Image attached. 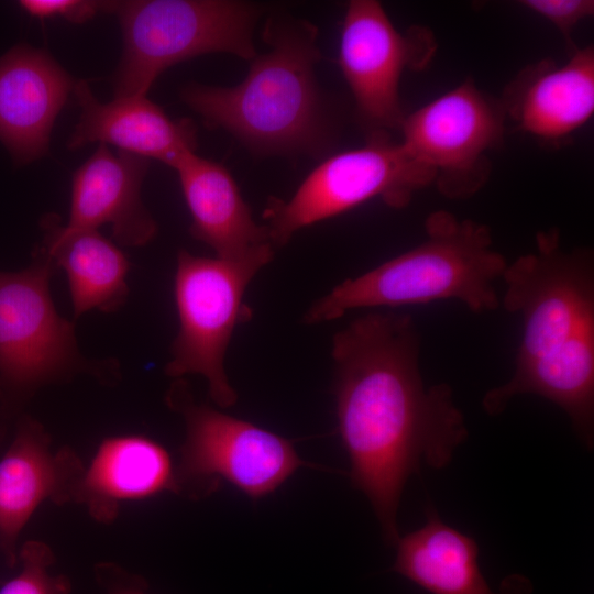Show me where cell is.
<instances>
[{
  "label": "cell",
  "mask_w": 594,
  "mask_h": 594,
  "mask_svg": "<svg viewBox=\"0 0 594 594\" xmlns=\"http://www.w3.org/2000/svg\"><path fill=\"white\" fill-rule=\"evenodd\" d=\"M425 240L318 299L306 323H320L358 308L402 307L458 300L472 312L499 307L495 284L508 264L493 249L488 227L439 210L425 221Z\"/></svg>",
  "instance_id": "3957f363"
},
{
  "label": "cell",
  "mask_w": 594,
  "mask_h": 594,
  "mask_svg": "<svg viewBox=\"0 0 594 594\" xmlns=\"http://www.w3.org/2000/svg\"><path fill=\"white\" fill-rule=\"evenodd\" d=\"M273 256L241 261L196 256L180 250L174 282L179 330L165 371L172 377L202 375L211 399L228 408L237 403L224 358L238 324L252 317L244 294Z\"/></svg>",
  "instance_id": "5b68a950"
},
{
  "label": "cell",
  "mask_w": 594,
  "mask_h": 594,
  "mask_svg": "<svg viewBox=\"0 0 594 594\" xmlns=\"http://www.w3.org/2000/svg\"><path fill=\"white\" fill-rule=\"evenodd\" d=\"M148 167V158L123 151L114 154L99 144L73 174L67 226L98 230L110 224L118 243L147 244L157 233V223L141 198Z\"/></svg>",
  "instance_id": "5bb4252c"
},
{
  "label": "cell",
  "mask_w": 594,
  "mask_h": 594,
  "mask_svg": "<svg viewBox=\"0 0 594 594\" xmlns=\"http://www.w3.org/2000/svg\"><path fill=\"white\" fill-rule=\"evenodd\" d=\"M168 403L186 422L178 479L196 483L222 479L257 499L273 493L306 464L287 439L196 404L183 381L173 385Z\"/></svg>",
  "instance_id": "ba28073f"
},
{
  "label": "cell",
  "mask_w": 594,
  "mask_h": 594,
  "mask_svg": "<svg viewBox=\"0 0 594 594\" xmlns=\"http://www.w3.org/2000/svg\"><path fill=\"white\" fill-rule=\"evenodd\" d=\"M499 307L518 315L522 371L594 331V262L587 250L564 251L556 229L536 235V250L508 263Z\"/></svg>",
  "instance_id": "8992f818"
},
{
  "label": "cell",
  "mask_w": 594,
  "mask_h": 594,
  "mask_svg": "<svg viewBox=\"0 0 594 594\" xmlns=\"http://www.w3.org/2000/svg\"><path fill=\"white\" fill-rule=\"evenodd\" d=\"M54 268L41 248L25 270L0 271V376L16 389L50 382L80 361L74 327L51 296Z\"/></svg>",
  "instance_id": "8fae6325"
},
{
  "label": "cell",
  "mask_w": 594,
  "mask_h": 594,
  "mask_svg": "<svg viewBox=\"0 0 594 594\" xmlns=\"http://www.w3.org/2000/svg\"><path fill=\"white\" fill-rule=\"evenodd\" d=\"M521 7L553 24L565 37L594 13L592 0H524Z\"/></svg>",
  "instance_id": "7402d4cb"
},
{
  "label": "cell",
  "mask_w": 594,
  "mask_h": 594,
  "mask_svg": "<svg viewBox=\"0 0 594 594\" xmlns=\"http://www.w3.org/2000/svg\"><path fill=\"white\" fill-rule=\"evenodd\" d=\"M69 450L53 452L47 435L33 420H24L0 459V549L10 566L18 562L20 532L45 501H75L84 473Z\"/></svg>",
  "instance_id": "4fadbf2b"
},
{
  "label": "cell",
  "mask_w": 594,
  "mask_h": 594,
  "mask_svg": "<svg viewBox=\"0 0 594 594\" xmlns=\"http://www.w3.org/2000/svg\"><path fill=\"white\" fill-rule=\"evenodd\" d=\"M435 182V174L415 161L387 134L370 135L361 147L333 154L316 166L288 199L271 198L264 220L274 249L295 232L382 199L406 207L414 194Z\"/></svg>",
  "instance_id": "52a82bcc"
},
{
  "label": "cell",
  "mask_w": 594,
  "mask_h": 594,
  "mask_svg": "<svg viewBox=\"0 0 594 594\" xmlns=\"http://www.w3.org/2000/svg\"><path fill=\"white\" fill-rule=\"evenodd\" d=\"M174 169L191 216L190 234L230 261L273 256L266 226L256 223L230 172L220 163L184 155Z\"/></svg>",
  "instance_id": "2e32d148"
},
{
  "label": "cell",
  "mask_w": 594,
  "mask_h": 594,
  "mask_svg": "<svg viewBox=\"0 0 594 594\" xmlns=\"http://www.w3.org/2000/svg\"><path fill=\"white\" fill-rule=\"evenodd\" d=\"M435 51L430 33H400L375 0H352L343 18L339 66L356 113L370 135L400 129L405 118L399 82L407 67L420 68Z\"/></svg>",
  "instance_id": "30bf717a"
},
{
  "label": "cell",
  "mask_w": 594,
  "mask_h": 594,
  "mask_svg": "<svg viewBox=\"0 0 594 594\" xmlns=\"http://www.w3.org/2000/svg\"><path fill=\"white\" fill-rule=\"evenodd\" d=\"M409 315L370 312L332 340L340 437L352 485L364 493L384 540L399 539L397 512L409 476L447 466L468 438L450 385L426 386Z\"/></svg>",
  "instance_id": "6da1fadb"
},
{
  "label": "cell",
  "mask_w": 594,
  "mask_h": 594,
  "mask_svg": "<svg viewBox=\"0 0 594 594\" xmlns=\"http://www.w3.org/2000/svg\"><path fill=\"white\" fill-rule=\"evenodd\" d=\"M42 228L41 248L65 271L76 317L91 309L111 312L125 301L129 261L114 243L98 230L63 226L56 215L45 216Z\"/></svg>",
  "instance_id": "ffe728a7"
},
{
  "label": "cell",
  "mask_w": 594,
  "mask_h": 594,
  "mask_svg": "<svg viewBox=\"0 0 594 594\" xmlns=\"http://www.w3.org/2000/svg\"><path fill=\"white\" fill-rule=\"evenodd\" d=\"M263 8L234 0L108 1L122 31L123 53L112 77L114 98L146 96L177 63L228 53L252 61L253 33Z\"/></svg>",
  "instance_id": "277c9868"
},
{
  "label": "cell",
  "mask_w": 594,
  "mask_h": 594,
  "mask_svg": "<svg viewBox=\"0 0 594 594\" xmlns=\"http://www.w3.org/2000/svg\"><path fill=\"white\" fill-rule=\"evenodd\" d=\"M179 490L167 450L136 435L105 439L78 483L75 501L100 521L114 518L119 505Z\"/></svg>",
  "instance_id": "d6986e66"
},
{
  "label": "cell",
  "mask_w": 594,
  "mask_h": 594,
  "mask_svg": "<svg viewBox=\"0 0 594 594\" xmlns=\"http://www.w3.org/2000/svg\"><path fill=\"white\" fill-rule=\"evenodd\" d=\"M263 38L268 51L251 61L240 84H189L182 99L206 125L226 130L255 153L317 151L329 136L315 75L318 30L308 21L274 15Z\"/></svg>",
  "instance_id": "7a4b0ae2"
},
{
  "label": "cell",
  "mask_w": 594,
  "mask_h": 594,
  "mask_svg": "<svg viewBox=\"0 0 594 594\" xmlns=\"http://www.w3.org/2000/svg\"><path fill=\"white\" fill-rule=\"evenodd\" d=\"M426 521L399 537L392 570L429 594H532L531 581L512 573L492 588L479 564L477 542L446 524L427 503Z\"/></svg>",
  "instance_id": "e0dca14e"
},
{
  "label": "cell",
  "mask_w": 594,
  "mask_h": 594,
  "mask_svg": "<svg viewBox=\"0 0 594 594\" xmlns=\"http://www.w3.org/2000/svg\"><path fill=\"white\" fill-rule=\"evenodd\" d=\"M505 113L517 127L543 141L562 140L594 112V50H576L562 65L544 61L527 68L509 86Z\"/></svg>",
  "instance_id": "ac0fdd59"
},
{
  "label": "cell",
  "mask_w": 594,
  "mask_h": 594,
  "mask_svg": "<svg viewBox=\"0 0 594 594\" xmlns=\"http://www.w3.org/2000/svg\"><path fill=\"white\" fill-rule=\"evenodd\" d=\"M75 82L45 50L20 44L0 57V142L15 164L47 154L54 123Z\"/></svg>",
  "instance_id": "7c38bea8"
},
{
  "label": "cell",
  "mask_w": 594,
  "mask_h": 594,
  "mask_svg": "<svg viewBox=\"0 0 594 594\" xmlns=\"http://www.w3.org/2000/svg\"><path fill=\"white\" fill-rule=\"evenodd\" d=\"M505 110L466 80L413 113L405 116L400 144L435 174L439 191L466 198L486 182V153L501 145Z\"/></svg>",
  "instance_id": "9c48e42d"
},
{
  "label": "cell",
  "mask_w": 594,
  "mask_h": 594,
  "mask_svg": "<svg viewBox=\"0 0 594 594\" xmlns=\"http://www.w3.org/2000/svg\"><path fill=\"white\" fill-rule=\"evenodd\" d=\"M96 578L106 594H147L143 579L113 564H99L96 568Z\"/></svg>",
  "instance_id": "cb8c5ba5"
},
{
  "label": "cell",
  "mask_w": 594,
  "mask_h": 594,
  "mask_svg": "<svg viewBox=\"0 0 594 594\" xmlns=\"http://www.w3.org/2000/svg\"><path fill=\"white\" fill-rule=\"evenodd\" d=\"M73 92L80 116L67 141L70 150L99 142L174 168L197 147L194 122L188 118L172 119L146 96L100 102L86 80H76Z\"/></svg>",
  "instance_id": "9a60e30c"
},
{
  "label": "cell",
  "mask_w": 594,
  "mask_h": 594,
  "mask_svg": "<svg viewBox=\"0 0 594 594\" xmlns=\"http://www.w3.org/2000/svg\"><path fill=\"white\" fill-rule=\"evenodd\" d=\"M18 558L21 570L0 587V594L70 593L69 580L65 575H53L50 571L54 556L48 546L40 541H28Z\"/></svg>",
  "instance_id": "44dd1931"
},
{
  "label": "cell",
  "mask_w": 594,
  "mask_h": 594,
  "mask_svg": "<svg viewBox=\"0 0 594 594\" xmlns=\"http://www.w3.org/2000/svg\"><path fill=\"white\" fill-rule=\"evenodd\" d=\"M19 6L33 18H61L72 23H85L107 11V1L95 0H21Z\"/></svg>",
  "instance_id": "603a6c76"
}]
</instances>
